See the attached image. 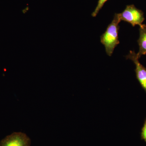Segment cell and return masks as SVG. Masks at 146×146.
<instances>
[{"mask_svg":"<svg viewBox=\"0 0 146 146\" xmlns=\"http://www.w3.org/2000/svg\"><path fill=\"white\" fill-rule=\"evenodd\" d=\"M121 21L119 13H115L113 20L100 36L101 43L104 46L106 54L109 56L112 55L115 48L119 44L118 34Z\"/></svg>","mask_w":146,"mask_h":146,"instance_id":"1","label":"cell"},{"mask_svg":"<svg viewBox=\"0 0 146 146\" xmlns=\"http://www.w3.org/2000/svg\"><path fill=\"white\" fill-rule=\"evenodd\" d=\"M119 14L121 21L127 22L133 27L143 25L145 20L143 11L133 5L127 6L124 10Z\"/></svg>","mask_w":146,"mask_h":146,"instance_id":"2","label":"cell"},{"mask_svg":"<svg viewBox=\"0 0 146 146\" xmlns=\"http://www.w3.org/2000/svg\"><path fill=\"white\" fill-rule=\"evenodd\" d=\"M31 140L25 133L14 132L6 136L0 143V146H31Z\"/></svg>","mask_w":146,"mask_h":146,"instance_id":"3","label":"cell"},{"mask_svg":"<svg viewBox=\"0 0 146 146\" xmlns=\"http://www.w3.org/2000/svg\"><path fill=\"white\" fill-rule=\"evenodd\" d=\"M127 59L132 60L136 66L135 71L136 78L146 93V68L141 64L137 56V53L134 51L131 50L126 56Z\"/></svg>","mask_w":146,"mask_h":146,"instance_id":"4","label":"cell"},{"mask_svg":"<svg viewBox=\"0 0 146 146\" xmlns=\"http://www.w3.org/2000/svg\"><path fill=\"white\" fill-rule=\"evenodd\" d=\"M137 42L139 49L137 55L140 58L142 56L146 54V25L145 24L139 26V37Z\"/></svg>","mask_w":146,"mask_h":146,"instance_id":"5","label":"cell"},{"mask_svg":"<svg viewBox=\"0 0 146 146\" xmlns=\"http://www.w3.org/2000/svg\"><path fill=\"white\" fill-rule=\"evenodd\" d=\"M108 1V0H99L96 7L95 8L94 12L91 14V16H92V17H95L96 16L97 14L102 9L103 6L104 5L105 3Z\"/></svg>","mask_w":146,"mask_h":146,"instance_id":"6","label":"cell"},{"mask_svg":"<svg viewBox=\"0 0 146 146\" xmlns=\"http://www.w3.org/2000/svg\"><path fill=\"white\" fill-rule=\"evenodd\" d=\"M141 138L146 143V119L141 129Z\"/></svg>","mask_w":146,"mask_h":146,"instance_id":"7","label":"cell"}]
</instances>
